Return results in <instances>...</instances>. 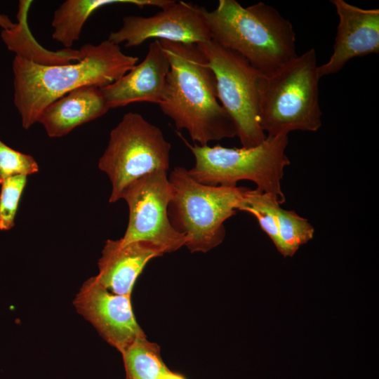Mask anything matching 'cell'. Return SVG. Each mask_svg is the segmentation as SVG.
I'll return each mask as SVG.
<instances>
[{"label": "cell", "instance_id": "14", "mask_svg": "<svg viewBox=\"0 0 379 379\" xmlns=\"http://www.w3.org/2000/svg\"><path fill=\"white\" fill-rule=\"evenodd\" d=\"M164 252L144 241L123 244L121 239L106 241L98 260V282L113 293L131 296L134 283L152 258Z\"/></svg>", "mask_w": 379, "mask_h": 379}, {"label": "cell", "instance_id": "15", "mask_svg": "<svg viewBox=\"0 0 379 379\" xmlns=\"http://www.w3.org/2000/svg\"><path fill=\"white\" fill-rule=\"evenodd\" d=\"M100 88L85 86L74 89L48 105L37 122L51 138H60L77 126L95 120L107 112Z\"/></svg>", "mask_w": 379, "mask_h": 379}, {"label": "cell", "instance_id": "24", "mask_svg": "<svg viewBox=\"0 0 379 379\" xmlns=\"http://www.w3.org/2000/svg\"><path fill=\"white\" fill-rule=\"evenodd\" d=\"M161 379H185L180 375L168 371L166 375H164Z\"/></svg>", "mask_w": 379, "mask_h": 379}, {"label": "cell", "instance_id": "20", "mask_svg": "<svg viewBox=\"0 0 379 379\" xmlns=\"http://www.w3.org/2000/svg\"><path fill=\"white\" fill-rule=\"evenodd\" d=\"M280 204L277 197L257 189L249 188L238 211L254 215L261 229L276 246L279 237L277 213Z\"/></svg>", "mask_w": 379, "mask_h": 379}, {"label": "cell", "instance_id": "18", "mask_svg": "<svg viewBox=\"0 0 379 379\" xmlns=\"http://www.w3.org/2000/svg\"><path fill=\"white\" fill-rule=\"evenodd\" d=\"M126 379H161L169 370L159 346L145 336L138 338L122 353Z\"/></svg>", "mask_w": 379, "mask_h": 379}, {"label": "cell", "instance_id": "4", "mask_svg": "<svg viewBox=\"0 0 379 379\" xmlns=\"http://www.w3.org/2000/svg\"><path fill=\"white\" fill-rule=\"evenodd\" d=\"M317 53L310 48L258 81V116L267 137L293 131H317L322 125Z\"/></svg>", "mask_w": 379, "mask_h": 379}, {"label": "cell", "instance_id": "19", "mask_svg": "<svg viewBox=\"0 0 379 379\" xmlns=\"http://www.w3.org/2000/svg\"><path fill=\"white\" fill-rule=\"evenodd\" d=\"M278 243L275 246L284 257H293L300 246L310 241L314 229L309 221L294 211L278 209Z\"/></svg>", "mask_w": 379, "mask_h": 379}, {"label": "cell", "instance_id": "16", "mask_svg": "<svg viewBox=\"0 0 379 379\" xmlns=\"http://www.w3.org/2000/svg\"><path fill=\"white\" fill-rule=\"evenodd\" d=\"M171 0H67L53 14L52 37L65 48H72L90 15L101 7L118 4H133L140 8L157 6L164 8Z\"/></svg>", "mask_w": 379, "mask_h": 379}, {"label": "cell", "instance_id": "11", "mask_svg": "<svg viewBox=\"0 0 379 379\" xmlns=\"http://www.w3.org/2000/svg\"><path fill=\"white\" fill-rule=\"evenodd\" d=\"M130 297L112 293L95 276L83 284L74 300L77 311L121 353L145 336L135 321Z\"/></svg>", "mask_w": 379, "mask_h": 379}, {"label": "cell", "instance_id": "7", "mask_svg": "<svg viewBox=\"0 0 379 379\" xmlns=\"http://www.w3.org/2000/svg\"><path fill=\"white\" fill-rule=\"evenodd\" d=\"M171 145L157 126L140 114L128 112L111 131L98 168L111 183L109 202L120 199L123 190L142 176L157 171H168Z\"/></svg>", "mask_w": 379, "mask_h": 379}, {"label": "cell", "instance_id": "23", "mask_svg": "<svg viewBox=\"0 0 379 379\" xmlns=\"http://www.w3.org/2000/svg\"><path fill=\"white\" fill-rule=\"evenodd\" d=\"M15 24L7 15L0 14V27L3 30L11 29L15 26Z\"/></svg>", "mask_w": 379, "mask_h": 379}, {"label": "cell", "instance_id": "17", "mask_svg": "<svg viewBox=\"0 0 379 379\" xmlns=\"http://www.w3.org/2000/svg\"><path fill=\"white\" fill-rule=\"evenodd\" d=\"M32 1H20L17 18L18 22L11 29L3 30L1 38L8 48L16 56L41 65H57L78 61L82 56L81 49L63 48L50 51L41 47L32 35L27 26V13Z\"/></svg>", "mask_w": 379, "mask_h": 379}, {"label": "cell", "instance_id": "6", "mask_svg": "<svg viewBox=\"0 0 379 379\" xmlns=\"http://www.w3.org/2000/svg\"><path fill=\"white\" fill-rule=\"evenodd\" d=\"M192 152L195 163L188 170L197 182L211 186H237L240 180L253 182L257 190L285 201L281 180L290 164L286 154L288 135L266 137L260 145L230 148L215 145H193L182 138Z\"/></svg>", "mask_w": 379, "mask_h": 379}, {"label": "cell", "instance_id": "9", "mask_svg": "<svg viewBox=\"0 0 379 379\" xmlns=\"http://www.w3.org/2000/svg\"><path fill=\"white\" fill-rule=\"evenodd\" d=\"M172 197L167 171H153L128 185L120 194V199L125 200L129 210L128 222L121 242L148 241L164 253L185 246V236L173 229L168 217V206Z\"/></svg>", "mask_w": 379, "mask_h": 379}, {"label": "cell", "instance_id": "22", "mask_svg": "<svg viewBox=\"0 0 379 379\" xmlns=\"http://www.w3.org/2000/svg\"><path fill=\"white\" fill-rule=\"evenodd\" d=\"M38 171V164L32 156L13 149L0 140V185L8 178L27 176Z\"/></svg>", "mask_w": 379, "mask_h": 379}, {"label": "cell", "instance_id": "12", "mask_svg": "<svg viewBox=\"0 0 379 379\" xmlns=\"http://www.w3.org/2000/svg\"><path fill=\"white\" fill-rule=\"evenodd\" d=\"M339 18L333 52L318 66L320 77L338 72L356 57L379 53V9H364L344 0H332Z\"/></svg>", "mask_w": 379, "mask_h": 379}, {"label": "cell", "instance_id": "5", "mask_svg": "<svg viewBox=\"0 0 379 379\" xmlns=\"http://www.w3.org/2000/svg\"><path fill=\"white\" fill-rule=\"evenodd\" d=\"M173 197L167 213L173 229L185 236L191 252L206 253L225 237L224 222L237 213L249 188L211 186L197 182L177 166L168 177Z\"/></svg>", "mask_w": 379, "mask_h": 379}, {"label": "cell", "instance_id": "3", "mask_svg": "<svg viewBox=\"0 0 379 379\" xmlns=\"http://www.w3.org/2000/svg\"><path fill=\"white\" fill-rule=\"evenodd\" d=\"M204 15L212 40L240 54L262 74L298 55L292 24L265 3L244 7L236 0H220Z\"/></svg>", "mask_w": 379, "mask_h": 379}, {"label": "cell", "instance_id": "13", "mask_svg": "<svg viewBox=\"0 0 379 379\" xmlns=\"http://www.w3.org/2000/svg\"><path fill=\"white\" fill-rule=\"evenodd\" d=\"M170 63L159 40L149 44L144 60L114 82L100 88L109 109L134 102H161Z\"/></svg>", "mask_w": 379, "mask_h": 379}, {"label": "cell", "instance_id": "8", "mask_svg": "<svg viewBox=\"0 0 379 379\" xmlns=\"http://www.w3.org/2000/svg\"><path fill=\"white\" fill-rule=\"evenodd\" d=\"M197 46L214 73L218 100L232 120L241 147L261 144L267 137L258 116L261 73L240 54L212 39Z\"/></svg>", "mask_w": 379, "mask_h": 379}, {"label": "cell", "instance_id": "21", "mask_svg": "<svg viewBox=\"0 0 379 379\" xmlns=\"http://www.w3.org/2000/svg\"><path fill=\"white\" fill-rule=\"evenodd\" d=\"M27 183V176L14 175L4 180L0 192V230L14 226L19 202Z\"/></svg>", "mask_w": 379, "mask_h": 379}, {"label": "cell", "instance_id": "10", "mask_svg": "<svg viewBox=\"0 0 379 379\" xmlns=\"http://www.w3.org/2000/svg\"><path fill=\"white\" fill-rule=\"evenodd\" d=\"M204 7L182 1L169 6L150 17L127 15L121 27L109 34L108 40L134 47L149 39L198 44L211 40Z\"/></svg>", "mask_w": 379, "mask_h": 379}, {"label": "cell", "instance_id": "1", "mask_svg": "<svg viewBox=\"0 0 379 379\" xmlns=\"http://www.w3.org/2000/svg\"><path fill=\"white\" fill-rule=\"evenodd\" d=\"M80 49L82 56L78 61L64 65H41L15 56L14 104L24 128L37 122L48 105L69 92L85 86L105 87L138 61L108 39L98 45L84 44Z\"/></svg>", "mask_w": 379, "mask_h": 379}, {"label": "cell", "instance_id": "2", "mask_svg": "<svg viewBox=\"0 0 379 379\" xmlns=\"http://www.w3.org/2000/svg\"><path fill=\"white\" fill-rule=\"evenodd\" d=\"M159 41L170 63L161 112L201 146L237 136L218 101L214 73L197 44Z\"/></svg>", "mask_w": 379, "mask_h": 379}]
</instances>
